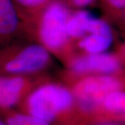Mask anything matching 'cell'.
<instances>
[{
  "instance_id": "obj_3",
  "label": "cell",
  "mask_w": 125,
  "mask_h": 125,
  "mask_svg": "<svg viewBox=\"0 0 125 125\" xmlns=\"http://www.w3.org/2000/svg\"><path fill=\"white\" fill-rule=\"evenodd\" d=\"M52 56L36 42L14 40L0 48V75L36 76L45 74Z\"/></svg>"
},
{
  "instance_id": "obj_5",
  "label": "cell",
  "mask_w": 125,
  "mask_h": 125,
  "mask_svg": "<svg viewBox=\"0 0 125 125\" xmlns=\"http://www.w3.org/2000/svg\"><path fill=\"white\" fill-rule=\"evenodd\" d=\"M125 73L89 75L66 83L77 103L88 115L104 98L113 91L125 90ZM90 124V123H89Z\"/></svg>"
},
{
  "instance_id": "obj_15",
  "label": "cell",
  "mask_w": 125,
  "mask_h": 125,
  "mask_svg": "<svg viewBox=\"0 0 125 125\" xmlns=\"http://www.w3.org/2000/svg\"><path fill=\"white\" fill-rule=\"evenodd\" d=\"M0 125H7L6 123L5 122V121L4 120H1L0 119Z\"/></svg>"
},
{
  "instance_id": "obj_1",
  "label": "cell",
  "mask_w": 125,
  "mask_h": 125,
  "mask_svg": "<svg viewBox=\"0 0 125 125\" xmlns=\"http://www.w3.org/2000/svg\"><path fill=\"white\" fill-rule=\"evenodd\" d=\"M17 108L51 125H89L88 115L70 88L50 78L36 86Z\"/></svg>"
},
{
  "instance_id": "obj_4",
  "label": "cell",
  "mask_w": 125,
  "mask_h": 125,
  "mask_svg": "<svg viewBox=\"0 0 125 125\" xmlns=\"http://www.w3.org/2000/svg\"><path fill=\"white\" fill-rule=\"evenodd\" d=\"M125 49L117 52H105L97 54L76 53L64 65L62 73L63 83L82 76L97 74H114L125 73Z\"/></svg>"
},
{
  "instance_id": "obj_7",
  "label": "cell",
  "mask_w": 125,
  "mask_h": 125,
  "mask_svg": "<svg viewBox=\"0 0 125 125\" xmlns=\"http://www.w3.org/2000/svg\"><path fill=\"white\" fill-rule=\"evenodd\" d=\"M113 32L104 20L93 15L85 35L74 43L76 53L97 54L107 52L113 44Z\"/></svg>"
},
{
  "instance_id": "obj_9",
  "label": "cell",
  "mask_w": 125,
  "mask_h": 125,
  "mask_svg": "<svg viewBox=\"0 0 125 125\" xmlns=\"http://www.w3.org/2000/svg\"><path fill=\"white\" fill-rule=\"evenodd\" d=\"M20 22L13 0H0V48L15 40Z\"/></svg>"
},
{
  "instance_id": "obj_8",
  "label": "cell",
  "mask_w": 125,
  "mask_h": 125,
  "mask_svg": "<svg viewBox=\"0 0 125 125\" xmlns=\"http://www.w3.org/2000/svg\"><path fill=\"white\" fill-rule=\"evenodd\" d=\"M125 118V90L107 94L89 114L90 125L101 122H124Z\"/></svg>"
},
{
  "instance_id": "obj_13",
  "label": "cell",
  "mask_w": 125,
  "mask_h": 125,
  "mask_svg": "<svg viewBox=\"0 0 125 125\" xmlns=\"http://www.w3.org/2000/svg\"><path fill=\"white\" fill-rule=\"evenodd\" d=\"M95 0H69L70 4L76 8H84L93 4Z\"/></svg>"
},
{
  "instance_id": "obj_6",
  "label": "cell",
  "mask_w": 125,
  "mask_h": 125,
  "mask_svg": "<svg viewBox=\"0 0 125 125\" xmlns=\"http://www.w3.org/2000/svg\"><path fill=\"white\" fill-rule=\"evenodd\" d=\"M49 78L36 76L0 75V113L15 109L36 86Z\"/></svg>"
},
{
  "instance_id": "obj_12",
  "label": "cell",
  "mask_w": 125,
  "mask_h": 125,
  "mask_svg": "<svg viewBox=\"0 0 125 125\" xmlns=\"http://www.w3.org/2000/svg\"><path fill=\"white\" fill-rule=\"evenodd\" d=\"M108 11L115 15L114 17L122 19L125 16V0H102Z\"/></svg>"
},
{
  "instance_id": "obj_10",
  "label": "cell",
  "mask_w": 125,
  "mask_h": 125,
  "mask_svg": "<svg viewBox=\"0 0 125 125\" xmlns=\"http://www.w3.org/2000/svg\"><path fill=\"white\" fill-rule=\"evenodd\" d=\"M7 125H51L46 121L24 113L10 109L2 113Z\"/></svg>"
},
{
  "instance_id": "obj_2",
  "label": "cell",
  "mask_w": 125,
  "mask_h": 125,
  "mask_svg": "<svg viewBox=\"0 0 125 125\" xmlns=\"http://www.w3.org/2000/svg\"><path fill=\"white\" fill-rule=\"evenodd\" d=\"M71 12L61 0L51 1L39 13L30 19L28 32L33 42L42 45L65 65L76 54L69 38L67 24Z\"/></svg>"
},
{
  "instance_id": "obj_14",
  "label": "cell",
  "mask_w": 125,
  "mask_h": 125,
  "mask_svg": "<svg viewBox=\"0 0 125 125\" xmlns=\"http://www.w3.org/2000/svg\"><path fill=\"white\" fill-rule=\"evenodd\" d=\"M90 125H125L124 122H114V121H108V122H101L94 123Z\"/></svg>"
},
{
  "instance_id": "obj_11",
  "label": "cell",
  "mask_w": 125,
  "mask_h": 125,
  "mask_svg": "<svg viewBox=\"0 0 125 125\" xmlns=\"http://www.w3.org/2000/svg\"><path fill=\"white\" fill-rule=\"evenodd\" d=\"M13 1L15 7L18 6L31 15V19L39 13L51 0H13Z\"/></svg>"
}]
</instances>
